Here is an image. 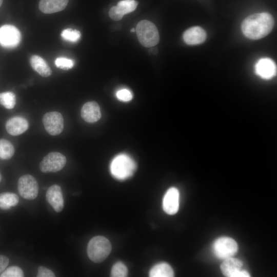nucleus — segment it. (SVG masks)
Returning a JSON list of instances; mask_svg holds the SVG:
<instances>
[{
    "label": "nucleus",
    "mask_w": 277,
    "mask_h": 277,
    "mask_svg": "<svg viewBox=\"0 0 277 277\" xmlns=\"http://www.w3.org/2000/svg\"><path fill=\"white\" fill-rule=\"evenodd\" d=\"M274 25L273 16L268 12L255 13L245 18L242 23L243 34L251 39H259L267 35Z\"/></svg>",
    "instance_id": "f257e3e1"
},
{
    "label": "nucleus",
    "mask_w": 277,
    "mask_h": 277,
    "mask_svg": "<svg viewBox=\"0 0 277 277\" xmlns=\"http://www.w3.org/2000/svg\"><path fill=\"white\" fill-rule=\"evenodd\" d=\"M136 165L134 161L126 154H120L112 160L110 170L112 175L118 180H125L134 173Z\"/></svg>",
    "instance_id": "f03ea898"
},
{
    "label": "nucleus",
    "mask_w": 277,
    "mask_h": 277,
    "mask_svg": "<svg viewBox=\"0 0 277 277\" xmlns=\"http://www.w3.org/2000/svg\"><path fill=\"white\" fill-rule=\"evenodd\" d=\"M111 245L109 241L103 236H96L89 242L87 252L89 258L93 262L100 263L109 254Z\"/></svg>",
    "instance_id": "7ed1b4c3"
},
{
    "label": "nucleus",
    "mask_w": 277,
    "mask_h": 277,
    "mask_svg": "<svg viewBox=\"0 0 277 277\" xmlns=\"http://www.w3.org/2000/svg\"><path fill=\"white\" fill-rule=\"evenodd\" d=\"M140 43L145 47H152L159 42L160 36L155 25L150 21L142 20L139 22L135 28Z\"/></svg>",
    "instance_id": "20e7f679"
},
{
    "label": "nucleus",
    "mask_w": 277,
    "mask_h": 277,
    "mask_svg": "<svg viewBox=\"0 0 277 277\" xmlns=\"http://www.w3.org/2000/svg\"><path fill=\"white\" fill-rule=\"evenodd\" d=\"M212 250L216 258L225 260L235 255L238 251V246L233 239L223 236L217 239L214 242Z\"/></svg>",
    "instance_id": "39448f33"
},
{
    "label": "nucleus",
    "mask_w": 277,
    "mask_h": 277,
    "mask_svg": "<svg viewBox=\"0 0 277 277\" xmlns=\"http://www.w3.org/2000/svg\"><path fill=\"white\" fill-rule=\"evenodd\" d=\"M17 189L19 195L25 199H35L38 193V185L36 179L30 174L21 176L18 181Z\"/></svg>",
    "instance_id": "423d86ee"
},
{
    "label": "nucleus",
    "mask_w": 277,
    "mask_h": 277,
    "mask_svg": "<svg viewBox=\"0 0 277 277\" xmlns=\"http://www.w3.org/2000/svg\"><path fill=\"white\" fill-rule=\"evenodd\" d=\"M66 156L58 152H51L47 154L39 164L42 172H56L62 170L66 164Z\"/></svg>",
    "instance_id": "0eeeda50"
},
{
    "label": "nucleus",
    "mask_w": 277,
    "mask_h": 277,
    "mask_svg": "<svg viewBox=\"0 0 277 277\" xmlns=\"http://www.w3.org/2000/svg\"><path fill=\"white\" fill-rule=\"evenodd\" d=\"M21 34L18 29L11 25L0 27V45L6 48H13L18 45Z\"/></svg>",
    "instance_id": "6e6552de"
},
{
    "label": "nucleus",
    "mask_w": 277,
    "mask_h": 277,
    "mask_svg": "<svg viewBox=\"0 0 277 277\" xmlns=\"http://www.w3.org/2000/svg\"><path fill=\"white\" fill-rule=\"evenodd\" d=\"M223 274L228 277H249V273L244 268L240 260L229 258L224 260L221 265Z\"/></svg>",
    "instance_id": "1a4fd4ad"
},
{
    "label": "nucleus",
    "mask_w": 277,
    "mask_h": 277,
    "mask_svg": "<svg viewBox=\"0 0 277 277\" xmlns=\"http://www.w3.org/2000/svg\"><path fill=\"white\" fill-rule=\"evenodd\" d=\"M43 123L46 131L51 135L60 134L64 129V118L62 114L57 111L45 113Z\"/></svg>",
    "instance_id": "9d476101"
},
{
    "label": "nucleus",
    "mask_w": 277,
    "mask_h": 277,
    "mask_svg": "<svg viewBox=\"0 0 277 277\" xmlns=\"http://www.w3.org/2000/svg\"><path fill=\"white\" fill-rule=\"evenodd\" d=\"M255 74L264 80H270L276 74V66L274 62L268 57L259 60L254 66Z\"/></svg>",
    "instance_id": "9b49d317"
},
{
    "label": "nucleus",
    "mask_w": 277,
    "mask_h": 277,
    "mask_svg": "<svg viewBox=\"0 0 277 277\" xmlns=\"http://www.w3.org/2000/svg\"><path fill=\"white\" fill-rule=\"evenodd\" d=\"M180 194L175 187L169 188L165 194L163 199V208L168 214H174L179 208Z\"/></svg>",
    "instance_id": "f8f14e48"
},
{
    "label": "nucleus",
    "mask_w": 277,
    "mask_h": 277,
    "mask_svg": "<svg viewBox=\"0 0 277 277\" xmlns=\"http://www.w3.org/2000/svg\"><path fill=\"white\" fill-rule=\"evenodd\" d=\"M48 203L56 212H60L64 206V200L61 187L56 184L49 187L46 193Z\"/></svg>",
    "instance_id": "ddd939ff"
},
{
    "label": "nucleus",
    "mask_w": 277,
    "mask_h": 277,
    "mask_svg": "<svg viewBox=\"0 0 277 277\" xmlns=\"http://www.w3.org/2000/svg\"><path fill=\"white\" fill-rule=\"evenodd\" d=\"M81 116L86 122L92 123L101 117V112L98 104L94 101L86 103L81 109Z\"/></svg>",
    "instance_id": "4468645a"
},
{
    "label": "nucleus",
    "mask_w": 277,
    "mask_h": 277,
    "mask_svg": "<svg viewBox=\"0 0 277 277\" xmlns=\"http://www.w3.org/2000/svg\"><path fill=\"white\" fill-rule=\"evenodd\" d=\"M183 37L187 44L196 45L205 41L206 33L202 28L194 26L186 30L183 33Z\"/></svg>",
    "instance_id": "2eb2a0df"
},
{
    "label": "nucleus",
    "mask_w": 277,
    "mask_h": 277,
    "mask_svg": "<svg viewBox=\"0 0 277 277\" xmlns=\"http://www.w3.org/2000/svg\"><path fill=\"white\" fill-rule=\"evenodd\" d=\"M29 127L28 121L21 116H14L9 119L6 123L7 132L13 136L20 135L25 132Z\"/></svg>",
    "instance_id": "dca6fc26"
},
{
    "label": "nucleus",
    "mask_w": 277,
    "mask_h": 277,
    "mask_svg": "<svg viewBox=\"0 0 277 277\" xmlns=\"http://www.w3.org/2000/svg\"><path fill=\"white\" fill-rule=\"evenodd\" d=\"M69 0H40L39 10L46 14L61 11L67 6Z\"/></svg>",
    "instance_id": "f3484780"
},
{
    "label": "nucleus",
    "mask_w": 277,
    "mask_h": 277,
    "mask_svg": "<svg viewBox=\"0 0 277 277\" xmlns=\"http://www.w3.org/2000/svg\"><path fill=\"white\" fill-rule=\"evenodd\" d=\"M30 62L33 70L41 76L48 77L52 74L49 66L41 57L33 55L30 58Z\"/></svg>",
    "instance_id": "a211bd4d"
},
{
    "label": "nucleus",
    "mask_w": 277,
    "mask_h": 277,
    "mask_svg": "<svg viewBox=\"0 0 277 277\" xmlns=\"http://www.w3.org/2000/svg\"><path fill=\"white\" fill-rule=\"evenodd\" d=\"M151 277H172L174 272L171 267L166 263H161L154 265L149 272Z\"/></svg>",
    "instance_id": "6ab92c4d"
},
{
    "label": "nucleus",
    "mask_w": 277,
    "mask_h": 277,
    "mask_svg": "<svg viewBox=\"0 0 277 277\" xmlns=\"http://www.w3.org/2000/svg\"><path fill=\"white\" fill-rule=\"evenodd\" d=\"M19 201L18 195L12 192L0 193V208L7 210L16 206Z\"/></svg>",
    "instance_id": "aec40b11"
},
{
    "label": "nucleus",
    "mask_w": 277,
    "mask_h": 277,
    "mask_svg": "<svg viewBox=\"0 0 277 277\" xmlns=\"http://www.w3.org/2000/svg\"><path fill=\"white\" fill-rule=\"evenodd\" d=\"M14 153V148L13 145L7 140L0 139V159H10Z\"/></svg>",
    "instance_id": "412c9836"
},
{
    "label": "nucleus",
    "mask_w": 277,
    "mask_h": 277,
    "mask_svg": "<svg viewBox=\"0 0 277 277\" xmlns=\"http://www.w3.org/2000/svg\"><path fill=\"white\" fill-rule=\"evenodd\" d=\"M138 5L135 0H122L117 3L116 6L118 10L123 15L134 11Z\"/></svg>",
    "instance_id": "4be33fe9"
},
{
    "label": "nucleus",
    "mask_w": 277,
    "mask_h": 277,
    "mask_svg": "<svg viewBox=\"0 0 277 277\" xmlns=\"http://www.w3.org/2000/svg\"><path fill=\"white\" fill-rule=\"evenodd\" d=\"M16 104V97L11 91L0 93V104L8 109H13Z\"/></svg>",
    "instance_id": "5701e85b"
},
{
    "label": "nucleus",
    "mask_w": 277,
    "mask_h": 277,
    "mask_svg": "<svg viewBox=\"0 0 277 277\" xmlns=\"http://www.w3.org/2000/svg\"><path fill=\"white\" fill-rule=\"evenodd\" d=\"M81 36V32L78 30L71 28L64 29L61 33V37L64 40L72 43L77 42Z\"/></svg>",
    "instance_id": "b1692460"
},
{
    "label": "nucleus",
    "mask_w": 277,
    "mask_h": 277,
    "mask_svg": "<svg viewBox=\"0 0 277 277\" xmlns=\"http://www.w3.org/2000/svg\"><path fill=\"white\" fill-rule=\"evenodd\" d=\"M128 269L124 264L118 262L112 267L111 271V276L113 277H125L127 275Z\"/></svg>",
    "instance_id": "393cba45"
},
{
    "label": "nucleus",
    "mask_w": 277,
    "mask_h": 277,
    "mask_svg": "<svg viewBox=\"0 0 277 277\" xmlns=\"http://www.w3.org/2000/svg\"><path fill=\"white\" fill-rule=\"evenodd\" d=\"M1 277H23L24 272L18 266H11L7 268L0 275Z\"/></svg>",
    "instance_id": "a878e982"
},
{
    "label": "nucleus",
    "mask_w": 277,
    "mask_h": 277,
    "mask_svg": "<svg viewBox=\"0 0 277 277\" xmlns=\"http://www.w3.org/2000/svg\"><path fill=\"white\" fill-rule=\"evenodd\" d=\"M55 66L63 70H68L72 68L74 65V61L70 58L65 57H59L55 60Z\"/></svg>",
    "instance_id": "bb28decb"
},
{
    "label": "nucleus",
    "mask_w": 277,
    "mask_h": 277,
    "mask_svg": "<svg viewBox=\"0 0 277 277\" xmlns=\"http://www.w3.org/2000/svg\"><path fill=\"white\" fill-rule=\"evenodd\" d=\"M116 95L119 100L123 102H128L132 98L131 92L127 89H122L118 90Z\"/></svg>",
    "instance_id": "cd10ccee"
},
{
    "label": "nucleus",
    "mask_w": 277,
    "mask_h": 277,
    "mask_svg": "<svg viewBox=\"0 0 277 277\" xmlns=\"http://www.w3.org/2000/svg\"><path fill=\"white\" fill-rule=\"evenodd\" d=\"M55 274L52 271L44 266L38 268L37 277H54Z\"/></svg>",
    "instance_id": "c85d7f7f"
},
{
    "label": "nucleus",
    "mask_w": 277,
    "mask_h": 277,
    "mask_svg": "<svg viewBox=\"0 0 277 277\" xmlns=\"http://www.w3.org/2000/svg\"><path fill=\"white\" fill-rule=\"evenodd\" d=\"M109 14L112 19L116 21L121 20L124 16V15L120 12L116 6H113L110 8L109 11Z\"/></svg>",
    "instance_id": "c756f323"
},
{
    "label": "nucleus",
    "mask_w": 277,
    "mask_h": 277,
    "mask_svg": "<svg viewBox=\"0 0 277 277\" xmlns=\"http://www.w3.org/2000/svg\"><path fill=\"white\" fill-rule=\"evenodd\" d=\"M9 262L8 257L0 254V275L5 270Z\"/></svg>",
    "instance_id": "7c9ffc66"
},
{
    "label": "nucleus",
    "mask_w": 277,
    "mask_h": 277,
    "mask_svg": "<svg viewBox=\"0 0 277 277\" xmlns=\"http://www.w3.org/2000/svg\"><path fill=\"white\" fill-rule=\"evenodd\" d=\"M149 51H151V53H152L154 54H156L157 53V49L156 48H151Z\"/></svg>",
    "instance_id": "2f4dec72"
},
{
    "label": "nucleus",
    "mask_w": 277,
    "mask_h": 277,
    "mask_svg": "<svg viewBox=\"0 0 277 277\" xmlns=\"http://www.w3.org/2000/svg\"><path fill=\"white\" fill-rule=\"evenodd\" d=\"M130 31L131 32H134L135 31V29L134 28H133L130 30Z\"/></svg>",
    "instance_id": "473e14b6"
},
{
    "label": "nucleus",
    "mask_w": 277,
    "mask_h": 277,
    "mask_svg": "<svg viewBox=\"0 0 277 277\" xmlns=\"http://www.w3.org/2000/svg\"><path fill=\"white\" fill-rule=\"evenodd\" d=\"M2 3H3V0H0V7L2 5Z\"/></svg>",
    "instance_id": "72a5a7b5"
},
{
    "label": "nucleus",
    "mask_w": 277,
    "mask_h": 277,
    "mask_svg": "<svg viewBox=\"0 0 277 277\" xmlns=\"http://www.w3.org/2000/svg\"><path fill=\"white\" fill-rule=\"evenodd\" d=\"M1 180H2V175H1V174L0 173V182L1 181Z\"/></svg>",
    "instance_id": "f704fd0d"
}]
</instances>
